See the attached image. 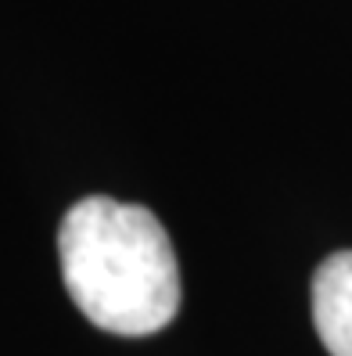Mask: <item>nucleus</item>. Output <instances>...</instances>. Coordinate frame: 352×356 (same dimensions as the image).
<instances>
[{"instance_id":"obj_2","label":"nucleus","mask_w":352,"mask_h":356,"mask_svg":"<svg viewBox=\"0 0 352 356\" xmlns=\"http://www.w3.org/2000/svg\"><path fill=\"white\" fill-rule=\"evenodd\" d=\"M313 324L330 356H352V252L327 256L313 277Z\"/></svg>"},{"instance_id":"obj_1","label":"nucleus","mask_w":352,"mask_h":356,"mask_svg":"<svg viewBox=\"0 0 352 356\" xmlns=\"http://www.w3.org/2000/svg\"><path fill=\"white\" fill-rule=\"evenodd\" d=\"M61 277L94 327L155 334L180 309V270L165 227L144 205L115 198L76 202L58 230Z\"/></svg>"}]
</instances>
